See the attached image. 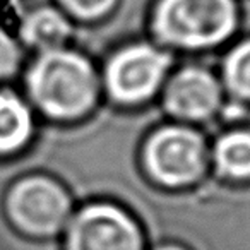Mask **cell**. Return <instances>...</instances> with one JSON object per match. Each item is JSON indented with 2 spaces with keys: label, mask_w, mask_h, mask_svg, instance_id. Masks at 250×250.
Segmentation results:
<instances>
[{
  "label": "cell",
  "mask_w": 250,
  "mask_h": 250,
  "mask_svg": "<svg viewBox=\"0 0 250 250\" xmlns=\"http://www.w3.org/2000/svg\"><path fill=\"white\" fill-rule=\"evenodd\" d=\"M24 84L33 106L52 124H77L103 101L100 63L76 46L36 53Z\"/></svg>",
  "instance_id": "1"
},
{
  "label": "cell",
  "mask_w": 250,
  "mask_h": 250,
  "mask_svg": "<svg viewBox=\"0 0 250 250\" xmlns=\"http://www.w3.org/2000/svg\"><path fill=\"white\" fill-rule=\"evenodd\" d=\"M236 0H156L147 18L151 42L184 55L225 48L238 33Z\"/></svg>",
  "instance_id": "2"
},
{
  "label": "cell",
  "mask_w": 250,
  "mask_h": 250,
  "mask_svg": "<svg viewBox=\"0 0 250 250\" xmlns=\"http://www.w3.org/2000/svg\"><path fill=\"white\" fill-rule=\"evenodd\" d=\"M209 141L204 127L163 120L141 141V170L151 184L165 190L194 187L211 170Z\"/></svg>",
  "instance_id": "3"
},
{
  "label": "cell",
  "mask_w": 250,
  "mask_h": 250,
  "mask_svg": "<svg viewBox=\"0 0 250 250\" xmlns=\"http://www.w3.org/2000/svg\"><path fill=\"white\" fill-rule=\"evenodd\" d=\"M178 55L151 40L117 45L100 62L103 100L120 108H139L158 100Z\"/></svg>",
  "instance_id": "4"
},
{
  "label": "cell",
  "mask_w": 250,
  "mask_h": 250,
  "mask_svg": "<svg viewBox=\"0 0 250 250\" xmlns=\"http://www.w3.org/2000/svg\"><path fill=\"white\" fill-rule=\"evenodd\" d=\"M225 100L216 63H209L206 55H185L165 81L156 101L167 120L204 127L212 137Z\"/></svg>",
  "instance_id": "5"
},
{
  "label": "cell",
  "mask_w": 250,
  "mask_h": 250,
  "mask_svg": "<svg viewBox=\"0 0 250 250\" xmlns=\"http://www.w3.org/2000/svg\"><path fill=\"white\" fill-rule=\"evenodd\" d=\"M76 206L69 188L45 171H31L16 180L5 197L9 221L33 240L60 238Z\"/></svg>",
  "instance_id": "6"
},
{
  "label": "cell",
  "mask_w": 250,
  "mask_h": 250,
  "mask_svg": "<svg viewBox=\"0 0 250 250\" xmlns=\"http://www.w3.org/2000/svg\"><path fill=\"white\" fill-rule=\"evenodd\" d=\"M62 250H147L139 219L113 199L94 197L77 202L60 235Z\"/></svg>",
  "instance_id": "7"
},
{
  "label": "cell",
  "mask_w": 250,
  "mask_h": 250,
  "mask_svg": "<svg viewBox=\"0 0 250 250\" xmlns=\"http://www.w3.org/2000/svg\"><path fill=\"white\" fill-rule=\"evenodd\" d=\"M211 173L229 184L250 182V125L219 129L209 141Z\"/></svg>",
  "instance_id": "8"
},
{
  "label": "cell",
  "mask_w": 250,
  "mask_h": 250,
  "mask_svg": "<svg viewBox=\"0 0 250 250\" xmlns=\"http://www.w3.org/2000/svg\"><path fill=\"white\" fill-rule=\"evenodd\" d=\"M19 36L24 46L36 53L69 46L76 36L74 21L55 5H38L22 18Z\"/></svg>",
  "instance_id": "9"
},
{
  "label": "cell",
  "mask_w": 250,
  "mask_h": 250,
  "mask_svg": "<svg viewBox=\"0 0 250 250\" xmlns=\"http://www.w3.org/2000/svg\"><path fill=\"white\" fill-rule=\"evenodd\" d=\"M36 136L31 106L12 91H0V154L22 151Z\"/></svg>",
  "instance_id": "10"
},
{
  "label": "cell",
  "mask_w": 250,
  "mask_h": 250,
  "mask_svg": "<svg viewBox=\"0 0 250 250\" xmlns=\"http://www.w3.org/2000/svg\"><path fill=\"white\" fill-rule=\"evenodd\" d=\"M216 57L226 98L250 106V31Z\"/></svg>",
  "instance_id": "11"
},
{
  "label": "cell",
  "mask_w": 250,
  "mask_h": 250,
  "mask_svg": "<svg viewBox=\"0 0 250 250\" xmlns=\"http://www.w3.org/2000/svg\"><path fill=\"white\" fill-rule=\"evenodd\" d=\"M118 0H57L59 7L77 26H93L106 19Z\"/></svg>",
  "instance_id": "12"
},
{
  "label": "cell",
  "mask_w": 250,
  "mask_h": 250,
  "mask_svg": "<svg viewBox=\"0 0 250 250\" xmlns=\"http://www.w3.org/2000/svg\"><path fill=\"white\" fill-rule=\"evenodd\" d=\"M22 50L19 43L0 28V79L12 77L21 67Z\"/></svg>",
  "instance_id": "13"
},
{
  "label": "cell",
  "mask_w": 250,
  "mask_h": 250,
  "mask_svg": "<svg viewBox=\"0 0 250 250\" xmlns=\"http://www.w3.org/2000/svg\"><path fill=\"white\" fill-rule=\"evenodd\" d=\"M147 250H190V249L178 242H154V243H147Z\"/></svg>",
  "instance_id": "14"
}]
</instances>
